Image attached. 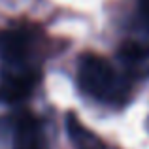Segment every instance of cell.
Listing matches in <instances>:
<instances>
[{
  "label": "cell",
  "instance_id": "obj_2",
  "mask_svg": "<svg viewBox=\"0 0 149 149\" xmlns=\"http://www.w3.org/2000/svg\"><path fill=\"white\" fill-rule=\"evenodd\" d=\"M38 81V74L34 70L17 68L6 72V76L0 81V98L4 102H19L34 91V85Z\"/></svg>",
  "mask_w": 149,
  "mask_h": 149
},
{
  "label": "cell",
  "instance_id": "obj_1",
  "mask_svg": "<svg viewBox=\"0 0 149 149\" xmlns=\"http://www.w3.org/2000/svg\"><path fill=\"white\" fill-rule=\"evenodd\" d=\"M79 89L96 100H113L119 95V77L113 66L100 55H83L77 66Z\"/></svg>",
  "mask_w": 149,
  "mask_h": 149
},
{
  "label": "cell",
  "instance_id": "obj_6",
  "mask_svg": "<svg viewBox=\"0 0 149 149\" xmlns=\"http://www.w3.org/2000/svg\"><path fill=\"white\" fill-rule=\"evenodd\" d=\"M140 4H142V11L143 15L149 19V0H140Z\"/></svg>",
  "mask_w": 149,
  "mask_h": 149
},
{
  "label": "cell",
  "instance_id": "obj_5",
  "mask_svg": "<svg viewBox=\"0 0 149 149\" xmlns=\"http://www.w3.org/2000/svg\"><path fill=\"white\" fill-rule=\"evenodd\" d=\"M147 55V49L143 45H140L138 42H127V44L121 47V57L127 62H138L142 61Z\"/></svg>",
  "mask_w": 149,
  "mask_h": 149
},
{
  "label": "cell",
  "instance_id": "obj_4",
  "mask_svg": "<svg viewBox=\"0 0 149 149\" xmlns=\"http://www.w3.org/2000/svg\"><path fill=\"white\" fill-rule=\"evenodd\" d=\"M15 149H38V128L32 117H26L19 123Z\"/></svg>",
  "mask_w": 149,
  "mask_h": 149
},
{
  "label": "cell",
  "instance_id": "obj_3",
  "mask_svg": "<svg viewBox=\"0 0 149 149\" xmlns=\"http://www.w3.org/2000/svg\"><path fill=\"white\" fill-rule=\"evenodd\" d=\"M29 34L23 30H10L0 36V55L11 64H21L29 53Z\"/></svg>",
  "mask_w": 149,
  "mask_h": 149
}]
</instances>
